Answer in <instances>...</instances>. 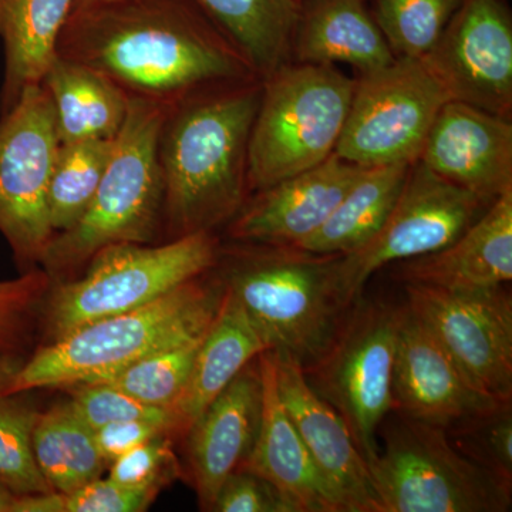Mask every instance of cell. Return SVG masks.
Here are the masks:
<instances>
[{
    "mask_svg": "<svg viewBox=\"0 0 512 512\" xmlns=\"http://www.w3.org/2000/svg\"><path fill=\"white\" fill-rule=\"evenodd\" d=\"M412 164L367 168L339 202L328 221L293 245L322 255H345L365 245L379 231L393 210Z\"/></svg>",
    "mask_w": 512,
    "mask_h": 512,
    "instance_id": "27",
    "label": "cell"
},
{
    "mask_svg": "<svg viewBox=\"0 0 512 512\" xmlns=\"http://www.w3.org/2000/svg\"><path fill=\"white\" fill-rule=\"evenodd\" d=\"M224 293V282L198 278L141 308L73 330L26 359L8 394L106 382L144 357L204 335Z\"/></svg>",
    "mask_w": 512,
    "mask_h": 512,
    "instance_id": "3",
    "label": "cell"
},
{
    "mask_svg": "<svg viewBox=\"0 0 512 512\" xmlns=\"http://www.w3.org/2000/svg\"><path fill=\"white\" fill-rule=\"evenodd\" d=\"M461 0H375V18L393 55L424 59Z\"/></svg>",
    "mask_w": 512,
    "mask_h": 512,
    "instance_id": "30",
    "label": "cell"
},
{
    "mask_svg": "<svg viewBox=\"0 0 512 512\" xmlns=\"http://www.w3.org/2000/svg\"><path fill=\"white\" fill-rule=\"evenodd\" d=\"M239 244L228 252L221 281L268 350L288 356L308 372L326 355L349 312L333 288L338 255L313 254L293 245Z\"/></svg>",
    "mask_w": 512,
    "mask_h": 512,
    "instance_id": "4",
    "label": "cell"
},
{
    "mask_svg": "<svg viewBox=\"0 0 512 512\" xmlns=\"http://www.w3.org/2000/svg\"><path fill=\"white\" fill-rule=\"evenodd\" d=\"M262 80L194 94L165 114L158 137L163 218L171 239L212 232L247 202L248 148Z\"/></svg>",
    "mask_w": 512,
    "mask_h": 512,
    "instance_id": "2",
    "label": "cell"
},
{
    "mask_svg": "<svg viewBox=\"0 0 512 512\" xmlns=\"http://www.w3.org/2000/svg\"><path fill=\"white\" fill-rule=\"evenodd\" d=\"M107 2H113V0H76V3H74V8H83V6L99 5V3Z\"/></svg>",
    "mask_w": 512,
    "mask_h": 512,
    "instance_id": "41",
    "label": "cell"
},
{
    "mask_svg": "<svg viewBox=\"0 0 512 512\" xmlns=\"http://www.w3.org/2000/svg\"><path fill=\"white\" fill-rule=\"evenodd\" d=\"M417 161L491 204L512 190L511 120L448 100Z\"/></svg>",
    "mask_w": 512,
    "mask_h": 512,
    "instance_id": "17",
    "label": "cell"
},
{
    "mask_svg": "<svg viewBox=\"0 0 512 512\" xmlns=\"http://www.w3.org/2000/svg\"><path fill=\"white\" fill-rule=\"evenodd\" d=\"M157 494V490L124 487L100 477L72 493L60 494V512H141Z\"/></svg>",
    "mask_w": 512,
    "mask_h": 512,
    "instance_id": "36",
    "label": "cell"
},
{
    "mask_svg": "<svg viewBox=\"0 0 512 512\" xmlns=\"http://www.w3.org/2000/svg\"><path fill=\"white\" fill-rule=\"evenodd\" d=\"M259 80L284 66L299 18L298 0H191Z\"/></svg>",
    "mask_w": 512,
    "mask_h": 512,
    "instance_id": "26",
    "label": "cell"
},
{
    "mask_svg": "<svg viewBox=\"0 0 512 512\" xmlns=\"http://www.w3.org/2000/svg\"><path fill=\"white\" fill-rule=\"evenodd\" d=\"M369 467L380 512H507L512 483L461 454L447 430L399 416Z\"/></svg>",
    "mask_w": 512,
    "mask_h": 512,
    "instance_id": "8",
    "label": "cell"
},
{
    "mask_svg": "<svg viewBox=\"0 0 512 512\" xmlns=\"http://www.w3.org/2000/svg\"><path fill=\"white\" fill-rule=\"evenodd\" d=\"M76 0H0V39L5 77L0 114L8 113L30 86H39L57 57L60 35Z\"/></svg>",
    "mask_w": 512,
    "mask_h": 512,
    "instance_id": "24",
    "label": "cell"
},
{
    "mask_svg": "<svg viewBox=\"0 0 512 512\" xmlns=\"http://www.w3.org/2000/svg\"><path fill=\"white\" fill-rule=\"evenodd\" d=\"M170 433H173V431L164 424L153 423V421L130 420L107 424V426L94 431V437H96V444L99 447L101 457L110 466V463L126 454L127 451L156 439L158 436Z\"/></svg>",
    "mask_w": 512,
    "mask_h": 512,
    "instance_id": "38",
    "label": "cell"
},
{
    "mask_svg": "<svg viewBox=\"0 0 512 512\" xmlns=\"http://www.w3.org/2000/svg\"><path fill=\"white\" fill-rule=\"evenodd\" d=\"M258 362L262 376L261 423L242 470L275 485L298 512H345L286 413L276 386L272 353H261Z\"/></svg>",
    "mask_w": 512,
    "mask_h": 512,
    "instance_id": "21",
    "label": "cell"
},
{
    "mask_svg": "<svg viewBox=\"0 0 512 512\" xmlns=\"http://www.w3.org/2000/svg\"><path fill=\"white\" fill-rule=\"evenodd\" d=\"M204 335L144 357L101 383H109L148 406L171 410L188 382Z\"/></svg>",
    "mask_w": 512,
    "mask_h": 512,
    "instance_id": "31",
    "label": "cell"
},
{
    "mask_svg": "<svg viewBox=\"0 0 512 512\" xmlns=\"http://www.w3.org/2000/svg\"><path fill=\"white\" fill-rule=\"evenodd\" d=\"M366 170L333 153L311 170L255 192L229 222V237L256 244H301L328 221Z\"/></svg>",
    "mask_w": 512,
    "mask_h": 512,
    "instance_id": "16",
    "label": "cell"
},
{
    "mask_svg": "<svg viewBox=\"0 0 512 512\" xmlns=\"http://www.w3.org/2000/svg\"><path fill=\"white\" fill-rule=\"evenodd\" d=\"M220 244L197 232L163 245L116 244L101 249L86 274L49 291L42 318L47 343L96 320L157 301L217 266Z\"/></svg>",
    "mask_w": 512,
    "mask_h": 512,
    "instance_id": "7",
    "label": "cell"
},
{
    "mask_svg": "<svg viewBox=\"0 0 512 512\" xmlns=\"http://www.w3.org/2000/svg\"><path fill=\"white\" fill-rule=\"evenodd\" d=\"M70 387H73L70 406L94 431L120 421L144 420L164 424L177 433V423L170 409L148 406L109 383H80Z\"/></svg>",
    "mask_w": 512,
    "mask_h": 512,
    "instance_id": "34",
    "label": "cell"
},
{
    "mask_svg": "<svg viewBox=\"0 0 512 512\" xmlns=\"http://www.w3.org/2000/svg\"><path fill=\"white\" fill-rule=\"evenodd\" d=\"M355 80L333 64L285 63L262 80L248 148V190L311 170L335 153Z\"/></svg>",
    "mask_w": 512,
    "mask_h": 512,
    "instance_id": "6",
    "label": "cell"
},
{
    "mask_svg": "<svg viewBox=\"0 0 512 512\" xmlns=\"http://www.w3.org/2000/svg\"><path fill=\"white\" fill-rule=\"evenodd\" d=\"M167 107L130 97L126 119L92 204L82 218L50 241L40 266L64 278L116 244H151L163 218L158 137Z\"/></svg>",
    "mask_w": 512,
    "mask_h": 512,
    "instance_id": "5",
    "label": "cell"
},
{
    "mask_svg": "<svg viewBox=\"0 0 512 512\" xmlns=\"http://www.w3.org/2000/svg\"><path fill=\"white\" fill-rule=\"evenodd\" d=\"M37 414L16 394L0 396V483L19 497L53 493L33 453Z\"/></svg>",
    "mask_w": 512,
    "mask_h": 512,
    "instance_id": "32",
    "label": "cell"
},
{
    "mask_svg": "<svg viewBox=\"0 0 512 512\" xmlns=\"http://www.w3.org/2000/svg\"><path fill=\"white\" fill-rule=\"evenodd\" d=\"M32 443L40 473L56 493L69 494L92 483L109 466L101 457L94 430L69 403L37 414Z\"/></svg>",
    "mask_w": 512,
    "mask_h": 512,
    "instance_id": "28",
    "label": "cell"
},
{
    "mask_svg": "<svg viewBox=\"0 0 512 512\" xmlns=\"http://www.w3.org/2000/svg\"><path fill=\"white\" fill-rule=\"evenodd\" d=\"M299 63L349 64L362 74L397 59L365 0H305L293 36Z\"/></svg>",
    "mask_w": 512,
    "mask_h": 512,
    "instance_id": "22",
    "label": "cell"
},
{
    "mask_svg": "<svg viewBox=\"0 0 512 512\" xmlns=\"http://www.w3.org/2000/svg\"><path fill=\"white\" fill-rule=\"evenodd\" d=\"M450 100L421 60H396L362 74L335 153L362 167L414 164Z\"/></svg>",
    "mask_w": 512,
    "mask_h": 512,
    "instance_id": "11",
    "label": "cell"
},
{
    "mask_svg": "<svg viewBox=\"0 0 512 512\" xmlns=\"http://www.w3.org/2000/svg\"><path fill=\"white\" fill-rule=\"evenodd\" d=\"M40 86L52 101L60 144L119 134L130 97L109 77L57 56Z\"/></svg>",
    "mask_w": 512,
    "mask_h": 512,
    "instance_id": "25",
    "label": "cell"
},
{
    "mask_svg": "<svg viewBox=\"0 0 512 512\" xmlns=\"http://www.w3.org/2000/svg\"><path fill=\"white\" fill-rule=\"evenodd\" d=\"M211 511L298 512L275 485L242 468L232 473L221 485Z\"/></svg>",
    "mask_w": 512,
    "mask_h": 512,
    "instance_id": "37",
    "label": "cell"
},
{
    "mask_svg": "<svg viewBox=\"0 0 512 512\" xmlns=\"http://www.w3.org/2000/svg\"><path fill=\"white\" fill-rule=\"evenodd\" d=\"M26 359L18 353L0 350V396L8 394L13 380L18 376L19 370L25 365Z\"/></svg>",
    "mask_w": 512,
    "mask_h": 512,
    "instance_id": "39",
    "label": "cell"
},
{
    "mask_svg": "<svg viewBox=\"0 0 512 512\" xmlns=\"http://www.w3.org/2000/svg\"><path fill=\"white\" fill-rule=\"evenodd\" d=\"M262 414L258 357L204 410L188 430V453L202 510L211 511L221 485L244 466Z\"/></svg>",
    "mask_w": 512,
    "mask_h": 512,
    "instance_id": "19",
    "label": "cell"
},
{
    "mask_svg": "<svg viewBox=\"0 0 512 512\" xmlns=\"http://www.w3.org/2000/svg\"><path fill=\"white\" fill-rule=\"evenodd\" d=\"M421 62L450 100L510 119L512 19L503 0H461Z\"/></svg>",
    "mask_w": 512,
    "mask_h": 512,
    "instance_id": "14",
    "label": "cell"
},
{
    "mask_svg": "<svg viewBox=\"0 0 512 512\" xmlns=\"http://www.w3.org/2000/svg\"><path fill=\"white\" fill-rule=\"evenodd\" d=\"M109 473L110 480L124 487L160 491L180 471L168 434H163L116 458Z\"/></svg>",
    "mask_w": 512,
    "mask_h": 512,
    "instance_id": "35",
    "label": "cell"
},
{
    "mask_svg": "<svg viewBox=\"0 0 512 512\" xmlns=\"http://www.w3.org/2000/svg\"><path fill=\"white\" fill-rule=\"evenodd\" d=\"M271 352V350H269ZM274 357L279 397L319 473L345 512H380L369 466L340 414L309 383L298 363Z\"/></svg>",
    "mask_w": 512,
    "mask_h": 512,
    "instance_id": "18",
    "label": "cell"
},
{
    "mask_svg": "<svg viewBox=\"0 0 512 512\" xmlns=\"http://www.w3.org/2000/svg\"><path fill=\"white\" fill-rule=\"evenodd\" d=\"M57 56L92 67L128 97L167 109L205 90L258 79L191 0H113L74 8Z\"/></svg>",
    "mask_w": 512,
    "mask_h": 512,
    "instance_id": "1",
    "label": "cell"
},
{
    "mask_svg": "<svg viewBox=\"0 0 512 512\" xmlns=\"http://www.w3.org/2000/svg\"><path fill=\"white\" fill-rule=\"evenodd\" d=\"M407 305L481 392L511 402L512 299L505 286L448 291L404 285Z\"/></svg>",
    "mask_w": 512,
    "mask_h": 512,
    "instance_id": "13",
    "label": "cell"
},
{
    "mask_svg": "<svg viewBox=\"0 0 512 512\" xmlns=\"http://www.w3.org/2000/svg\"><path fill=\"white\" fill-rule=\"evenodd\" d=\"M114 138L60 144L47 190L50 224L55 235L72 228L99 188L113 154Z\"/></svg>",
    "mask_w": 512,
    "mask_h": 512,
    "instance_id": "29",
    "label": "cell"
},
{
    "mask_svg": "<svg viewBox=\"0 0 512 512\" xmlns=\"http://www.w3.org/2000/svg\"><path fill=\"white\" fill-rule=\"evenodd\" d=\"M396 265V278L404 285L448 291L507 285L512 279V190L491 202L447 247Z\"/></svg>",
    "mask_w": 512,
    "mask_h": 512,
    "instance_id": "20",
    "label": "cell"
},
{
    "mask_svg": "<svg viewBox=\"0 0 512 512\" xmlns=\"http://www.w3.org/2000/svg\"><path fill=\"white\" fill-rule=\"evenodd\" d=\"M488 205L416 161L410 165L399 198L379 231L362 247L336 256L332 282L340 303L352 308L370 278L384 266L447 247Z\"/></svg>",
    "mask_w": 512,
    "mask_h": 512,
    "instance_id": "10",
    "label": "cell"
},
{
    "mask_svg": "<svg viewBox=\"0 0 512 512\" xmlns=\"http://www.w3.org/2000/svg\"><path fill=\"white\" fill-rule=\"evenodd\" d=\"M399 308L357 301L309 383L340 414L367 466L379 453L380 427L393 410Z\"/></svg>",
    "mask_w": 512,
    "mask_h": 512,
    "instance_id": "9",
    "label": "cell"
},
{
    "mask_svg": "<svg viewBox=\"0 0 512 512\" xmlns=\"http://www.w3.org/2000/svg\"><path fill=\"white\" fill-rule=\"evenodd\" d=\"M454 447L478 466L512 483L511 402L447 429Z\"/></svg>",
    "mask_w": 512,
    "mask_h": 512,
    "instance_id": "33",
    "label": "cell"
},
{
    "mask_svg": "<svg viewBox=\"0 0 512 512\" xmlns=\"http://www.w3.org/2000/svg\"><path fill=\"white\" fill-rule=\"evenodd\" d=\"M18 495L12 493L8 487L0 483V512H13Z\"/></svg>",
    "mask_w": 512,
    "mask_h": 512,
    "instance_id": "40",
    "label": "cell"
},
{
    "mask_svg": "<svg viewBox=\"0 0 512 512\" xmlns=\"http://www.w3.org/2000/svg\"><path fill=\"white\" fill-rule=\"evenodd\" d=\"M59 146L55 110L40 84L0 114V234L22 272L40 265L55 237L47 190Z\"/></svg>",
    "mask_w": 512,
    "mask_h": 512,
    "instance_id": "12",
    "label": "cell"
},
{
    "mask_svg": "<svg viewBox=\"0 0 512 512\" xmlns=\"http://www.w3.org/2000/svg\"><path fill=\"white\" fill-rule=\"evenodd\" d=\"M266 350L265 339L225 286L220 311L205 332L188 382L171 409L177 431L188 433L239 372Z\"/></svg>",
    "mask_w": 512,
    "mask_h": 512,
    "instance_id": "23",
    "label": "cell"
},
{
    "mask_svg": "<svg viewBox=\"0 0 512 512\" xmlns=\"http://www.w3.org/2000/svg\"><path fill=\"white\" fill-rule=\"evenodd\" d=\"M503 403L468 379L407 303L399 306L392 412L447 430Z\"/></svg>",
    "mask_w": 512,
    "mask_h": 512,
    "instance_id": "15",
    "label": "cell"
}]
</instances>
